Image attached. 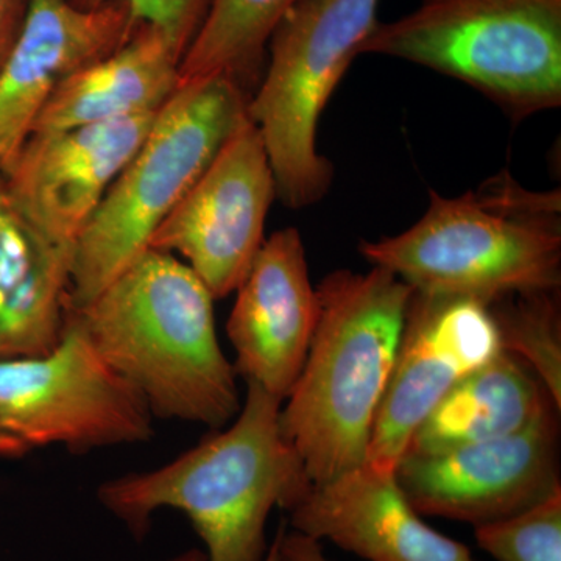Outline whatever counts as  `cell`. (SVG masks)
<instances>
[{"label":"cell","instance_id":"cell-1","mask_svg":"<svg viewBox=\"0 0 561 561\" xmlns=\"http://www.w3.org/2000/svg\"><path fill=\"white\" fill-rule=\"evenodd\" d=\"M283 401L247 383L241 411L190 451L150 471L103 482L99 504L136 540L154 513L179 511L205 545L206 561H264L273 508L289 512L311 489L279 426Z\"/></svg>","mask_w":561,"mask_h":561},{"label":"cell","instance_id":"cell-2","mask_svg":"<svg viewBox=\"0 0 561 561\" xmlns=\"http://www.w3.org/2000/svg\"><path fill=\"white\" fill-rule=\"evenodd\" d=\"M214 301L190 265L149 249L94 300L68 311L154 419L219 431L242 402L238 373L217 337Z\"/></svg>","mask_w":561,"mask_h":561},{"label":"cell","instance_id":"cell-3","mask_svg":"<svg viewBox=\"0 0 561 561\" xmlns=\"http://www.w3.org/2000/svg\"><path fill=\"white\" fill-rule=\"evenodd\" d=\"M316 289V331L279 426L311 485H321L367 460L413 289L375 265L332 272Z\"/></svg>","mask_w":561,"mask_h":561},{"label":"cell","instance_id":"cell-4","mask_svg":"<svg viewBox=\"0 0 561 561\" xmlns=\"http://www.w3.org/2000/svg\"><path fill=\"white\" fill-rule=\"evenodd\" d=\"M375 267L413 290L490 306L513 295L560 290L561 191L523 186L508 171L430 206L401 234L360 242Z\"/></svg>","mask_w":561,"mask_h":561},{"label":"cell","instance_id":"cell-5","mask_svg":"<svg viewBox=\"0 0 561 561\" xmlns=\"http://www.w3.org/2000/svg\"><path fill=\"white\" fill-rule=\"evenodd\" d=\"M249 101L228 77L180 84L73 245L68 309L94 300L149 250L157 228L247 121Z\"/></svg>","mask_w":561,"mask_h":561},{"label":"cell","instance_id":"cell-6","mask_svg":"<svg viewBox=\"0 0 561 561\" xmlns=\"http://www.w3.org/2000/svg\"><path fill=\"white\" fill-rule=\"evenodd\" d=\"M375 54L463 81L522 121L561 105V0H423L378 22Z\"/></svg>","mask_w":561,"mask_h":561},{"label":"cell","instance_id":"cell-7","mask_svg":"<svg viewBox=\"0 0 561 561\" xmlns=\"http://www.w3.org/2000/svg\"><path fill=\"white\" fill-rule=\"evenodd\" d=\"M379 0H298L276 25L247 116L260 131L276 198L290 209L330 192L332 162L319 151L321 114L378 24Z\"/></svg>","mask_w":561,"mask_h":561},{"label":"cell","instance_id":"cell-8","mask_svg":"<svg viewBox=\"0 0 561 561\" xmlns=\"http://www.w3.org/2000/svg\"><path fill=\"white\" fill-rule=\"evenodd\" d=\"M153 421L139 391L70 311L50 353L0 360V431L27 453L58 445L84 454L149 442Z\"/></svg>","mask_w":561,"mask_h":561},{"label":"cell","instance_id":"cell-9","mask_svg":"<svg viewBox=\"0 0 561 561\" xmlns=\"http://www.w3.org/2000/svg\"><path fill=\"white\" fill-rule=\"evenodd\" d=\"M275 176L247 117L183 201L153 232L149 249L179 253L216 300L238 290L264 243Z\"/></svg>","mask_w":561,"mask_h":561},{"label":"cell","instance_id":"cell-10","mask_svg":"<svg viewBox=\"0 0 561 561\" xmlns=\"http://www.w3.org/2000/svg\"><path fill=\"white\" fill-rule=\"evenodd\" d=\"M501 351L489 306L413 290L365 463L394 471L421 421L460 379Z\"/></svg>","mask_w":561,"mask_h":561},{"label":"cell","instance_id":"cell-11","mask_svg":"<svg viewBox=\"0 0 561 561\" xmlns=\"http://www.w3.org/2000/svg\"><path fill=\"white\" fill-rule=\"evenodd\" d=\"M560 411L549 408L526 430L434 456H404L398 485L421 516L481 526L500 522L561 490Z\"/></svg>","mask_w":561,"mask_h":561},{"label":"cell","instance_id":"cell-12","mask_svg":"<svg viewBox=\"0 0 561 561\" xmlns=\"http://www.w3.org/2000/svg\"><path fill=\"white\" fill-rule=\"evenodd\" d=\"M157 113L35 133L2 175L11 205L51 242L76 245Z\"/></svg>","mask_w":561,"mask_h":561},{"label":"cell","instance_id":"cell-13","mask_svg":"<svg viewBox=\"0 0 561 561\" xmlns=\"http://www.w3.org/2000/svg\"><path fill=\"white\" fill-rule=\"evenodd\" d=\"M317 317L319 298L300 231L273 232L236 290L227 321L238 378L284 402L305 365Z\"/></svg>","mask_w":561,"mask_h":561},{"label":"cell","instance_id":"cell-14","mask_svg":"<svg viewBox=\"0 0 561 561\" xmlns=\"http://www.w3.org/2000/svg\"><path fill=\"white\" fill-rule=\"evenodd\" d=\"M139 27L127 2L83 10L70 0H31L20 41L0 73V175L69 77L121 49Z\"/></svg>","mask_w":561,"mask_h":561},{"label":"cell","instance_id":"cell-15","mask_svg":"<svg viewBox=\"0 0 561 561\" xmlns=\"http://www.w3.org/2000/svg\"><path fill=\"white\" fill-rule=\"evenodd\" d=\"M291 530L367 561H474L409 504L394 471L364 463L311 485L289 511Z\"/></svg>","mask_w":561,"mask_h":561},{"label":"cell","instance_id":"cell-16","mask_svg":"<svg viewBox=\"0 0 561 561\" xmlns=\"http://www.w3.org/2000/svg\"><path fill=\"white\" fill-rule=\"evenodd\" d=\"M73 245L51 242L11 205L0 175V360L39 357L60 342Z\"/></svg>","mask_w":561,"mask_h":561},{"label":"cell","instance_id":"cell-17","mask_svg":"<svg viewBox=\"0 0 561 561\" xmlns=\"http://www.w3.org/2000/svg\"><path fill=\"white\" fill-rule=\"evenodd\" d=\"M181 60L164 33L139 24L121 49L73 73L54 92L32 135L157 113L179 90Z\"/></svg>","mask_w":561,"mask_h":561},{"label":"cell","instance_id":"cell-18","mask_svg":"<svg viewBox=\"0 0 561 561\" xmlns=\"http://www.w3.org/2000/svg\"><path fill=\"white\" fill-rule=\"evenodd\" d=\"M552 405L530 368L502 350L438 401L413 432L404 456H434L508 437Z\"/></svg>","mask_w":561,"mask_h":561},{"label":"cell","instance_id":"cell-19","mask_svg":"<svg viewBox=\"0 0 561 561\" xmlns=\"http://www.w3.org/2000/svg\"><path fill=\"white\" fill-rule=\"evenodd\" d=\"M298 0H213L180 65V84L228 77L260 83L268 41ZM249 92V91H247Z\"/></svg>","mask_w":561,"mask_h":561},{"label":"cell","instance_id":"cell-20","mask_svg":"<svg viewBox=\"0 0 561 561\" xmlns=\"http://www.w3.org/2000/svg\"><path fill=\"white\" fill-rule=\"evenodd\" d=\"M489 308L500 330L502 350L530 368L560 411V290L513 295Z\"/></svg>","mask_w":561,"mask_h":561},{"label":"cell","instance_id":"cell-21","mask_svg":"<svg viewBox=\"0 0 561 561\" xmlns=\"http://www.w3.org/2000/svg\"><path fill=\"white\" fill-rule=\"evenodd\" d=\"M474 537L496 561H561V490L508 518L476 526Z\"/></svg>","mask_w":561,"mask_h":561},{"label":"cell","instance_id":"cell-22","mask_svg":"<svg viewBox=\"0 0 561 561\" xmlns=\"http://www.w3.org/2000/svg\"><path fill=\"white\" fill-rule=\"evenodd\" d=\"M83 10H94L111 0H70ZM138 24L151 25L164 33L181 55L186 54L201 31L213 0H124Z\"/></svg>","mask_w":561,"mask_h":561},{"label":"cell","instance_id":"cell-23","mask_svg":"<svg viewBox=\"0 0 561 561\" xmlns=\"http://www.w3.org/2000/svg\"><path fill=\"white\" fill-rule=\"evenodd\" d=\"M31 0H0V73L20 41Z\"/></svg>","mask_w":561,"mask_h":561},{"label":"cell","instance_id":"cell-24","mask_svg":"<svg viewBox=\"0 0 561 561\" xmlns=\"http://www.w3.org/2000/svg\"><path fill=\"white\" fill-rule=\"evenodd\" d=\"M276 561H331L321 548V542L298 534L287 531L286 524L278 529V552Z\"/></svg>","mask_w":561,"mask_h":561},{"label":"cell","instance_id":"cell-25","mask_svg":"<svg viewBox=\"0 0 561 561\" xmlns=\"http://www.w3.org/2000/svg\"><path fill=\"white\" fill-rule=\"evenodd\" d=\"M276 552H278V531H276L275 538H273L271 546H268L267 556L264 561H276ZM168 561H206V553L201 549H190V551L179 553L173 559Z\"/></svg>","mask_w":561,"mask_h":561},{"label":"cell","instance_id":"cell-26","mask_svg":"<svg viewBox=\"0 0 561 561\" xmlns=\"http://www.w3.org/2000/svg\"><path fill=\"white\" fill-rule=\"evenodd\" d=\"M24 454H27V451L22 448L20 443L0 431V459H18V457L24 456Z\"/></svg>","mask_w":561,"mask_h":561}]
</instances>
